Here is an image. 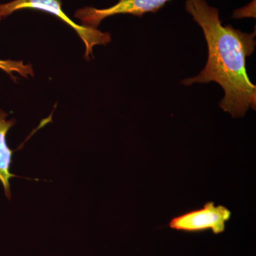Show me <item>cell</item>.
<instances>
[{
    "label": "cell",
    "mask_w": 256,
    "mask_h": 256,
    "mask_svg": "<svg viewBox=\"0 0 256 256\" xmlns=\"http://www.w3.org/2000/svg\"><path fill=\"white\" fill-rule=\"evenodd\" d=\"M8 114L0 109V182L2 184L4 193L8 200L11 198L10 178H18L10 172L14 151L12 150L6 142V134L10 128L15 124L14 120H6Z\"/></svg>",
    "instance_id": "5"
},
{
    "label": "cell",
    "mask_w": 256,
    "mask_h": 256,
    "mask_svg": "<svg viewBox=\"0 0 256 256\" xmlns=\"http://www.w3.org/2000/svg\"><path fill=\"white\" fill-rule=\"evenodd\" d=\"M0 69L4 70L13 78H14L13 76V73H18L25 78L34 76V70L32 65L24 64L22 62L0 60Z\"/></svg>",
    "instance_id": "6"
},
{
    "label": "cell",
    "mask_w": 256,
    "mask_h": 256,
    "mask_svg": "<svg viewBox=\"0 0 256 256\" xmlns=\"http://www.w3.org/2000/svg\"><path fill=\"white\" fill-rule=\"evenodd\" d=\"M171 0H119L117 4L106 9L86 6L76 12L74 16L82 26L96 28L104 18L114 15L128 14L142 16L146 13L156 12Z\"/></svg>",
    "instance_id": "4"
},
{
    "label": "cell",
    "mask_w": 256,
    "mask_h": 256,
    "mask_svg": "<svg viewBox=\"0 0 256 256\" xmlns=\"http://www.w3.org/2000/svg\"><path fill=\"white\" fill-rule=\"evenodd\" d=\"M24 9L40 10L50 13L74 28L85 45L84 56L86 60H88L90 55H92L94 46L106 45L111 41L110 34L102 32L97 28H86L74 22L64 13L60 0H14L5 4H0V20L10 16L14 12Z\"/></svg>",
    "instance_id": "2"
},
{
    "label": "cell",
    "mask_w": 256,
    "mask_h": 256,
    "mask_svg": "<svg viewBox=\"0 0 256 256\" xmlns=\"http://www.w3.org/2000/svg\"><path fill=\"white\" fill-rule=\"evenodd\" d=\"M185 9L201 26L208 46V60L198 76L183 80L184 86L216 82L223 88L220 106L234 118L256 110V86L249 79L246 58L254 52L256 33L223 26L218 10L206 0H186Z\"/></svg>",
    "instance_id": "1"
},
{
    "label": "cell",
    "mask_w": 256,
    "mask_h": 256,
    "mask_svg": "<svg viewBox=\"0 0 256 256\" xmlns=\"http://www.w3.org/2000/svg\"><path fill=\"white\" fill-rule=\"evenodd\" d=\"M232 212L223 205H216L208 202L203 207L185 212L172 218L170 228L188 233L212 230L216 235L224 233L230 220Z\"/></svg>",
    "instance_id": "3"
}]
</instances>
